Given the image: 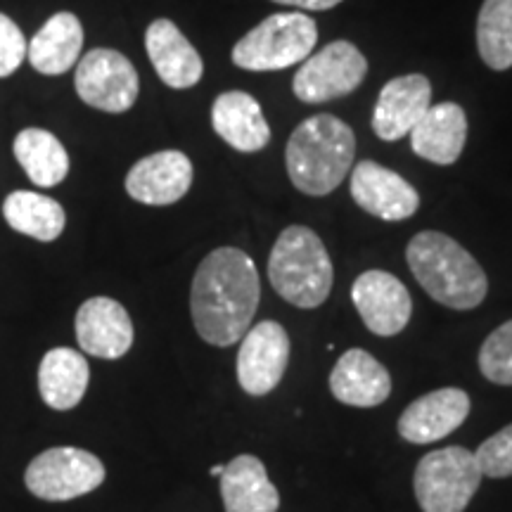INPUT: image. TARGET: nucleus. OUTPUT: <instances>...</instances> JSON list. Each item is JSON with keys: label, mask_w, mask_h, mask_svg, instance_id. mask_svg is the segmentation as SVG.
Here are the masks:
<instances>
[{"label": "nucleus", "mask_w": 512, "mask_h": 512, "mask_svg": "<svg viewBox=\"0 0 512 512\" xmlns=\"http://www.w3.org/2000/svg\"><path fill=\"white\" fill-rule=\"evenodd\" d=\"M261 283L252 256L219 247L202 259L192 278L190 313L197 335L214 347L240 342L259 309Z\"/></svg>", "instance_id": "obj_1"}, {"label": "nucleus", "mask_w": 512, "mask_h": 512, "mask_svg": "<svg viewBox=\"0 0 512 512\" xmlns=\"http://www.w3.org/2000/svg\"><path fill=\"white\" fill-rule=\"evenodd\" d=\"M356 136L332 114H316L292 131L285 147L287 176L304 195L325 197L342 185L354 166Z\"/></svg>", "instance_id": "obj_2"}, {"label": "nucleus", "mask_w": 512, "mask_h": 512, "mask_svg": "<svg viewBox=\"0 0 512 512\" xmlns=\"http://www.w3.org/2000/svg\"><path fill=\"white\" fill-rule=\"evenodd\" d=\"M408 268L434 302L456 311L477 309L489 292L484 268L463 245L439 230H422L406 247Z\"/></svg>", "instance_id": "obj_3"}, {"label": "nucleus", "mask_w": 512, "mask_h": 512, "mask_svg": "<svg viewBox=\"0 0 512 512\" xmlns=\"http://www.w3.org/2000/svg\"><path fill=\"white\" fill-rule=\"evenodd\" d=\"M268 280L297 309H318L328 302L335 271L323 240L306 226L285 228L268 256Z\"/></svg>", "instance_id": "obj_4"}, {"label": "nucleus", "mask_w": 512, "mask_h": 512, "mask_svg": "<svg viewBox=\"0 0 512 512\" xmlns=\"http://www.w3.org/2000/svg\"><path fill=\"white\" fill-rule=\"evenodd\" d=\"M318 43V27L306 12H275L235 43L233 62L247 72H278L304 62Z\"/></svg>", "instance_id": "obj_5"}, {"label": "nucleus", "mask_w": 512, "mask_h": 512, "mask_svg": "<svg viewBox=\"0 0 512 512\" xmlns=\"http://www.w3.org/2000/svg\"><path fill=\"white\" fill-rule=\"evenodd\" d=\"M482 477L475 453L463 446L439 448L415 467V498L422 512H465Z\"/></svg>", "instance_id": "obj_6"}, {"label": "nucleus", "mask_w": 512, "mask_h": 512, "mask_svg": "<svg viewBox=\"0 0 512 512\" xmlns=\"http://www.w3.org/2000/svg\"><path fill=\"white\" fill-rule=\"evenodd\" d=\"M105 482V465L98 456L74 446H57L38 453L27 467L24 484L41 501H72Z\"/></svg>", "instance_id": "obj_7"}, {"label": "nucleus", "mask_w": 512, "mask_h": 512, "mask_svg": "<svg viewBox=\"0 0 512 512\" xmlns=\"http://www.w3.org/2000/svg\"><path fill=\"white\" fill-rule=\"evenodd\" d=\"M368 74L366 55L349 41H332L306 57L294 74L292 91L306 105L344 98L361 86Z\"/></svg>", "instance_id": "obj_8"}, {"label": "nucleus", "mask_w": 512, "mask_h": 512, "mask_svg": "<svg viewBox=\"0 0 512 512\" xmlns=\"http://www.w3.org/2000/svg\"><path fill=\"white\" fill-rule=\"evenodd\" d=\"M74 88L95 110L124 114L136 105L140 79L133 62L119 50L95 48L76 64Z\"/></svg>", "instance_id": "obj_9"}, {"label": "nucleus", "mask_w": 512, "mask_h": 512, "mask_svg": "<svg viewBox=\"0 0 512 512\" xmlns=\"http://www.w3.org/2000/svg\"><path fill=\"white\" fill-rule=\"evenodd\" d=\"M238 382L249 396H266L283 380L290 363V335L275 320H264L240 339Z\"/></svg>", "instance_id": "obj_10"}, {"label": "nucleus", "mask_w": 512, "mask_h": 512, "mask_svg": "<svg viewBox=\"0 0 512 512\" xmlns=\"http://www.w3.org/2000/svg\"><path fill=\"white\" fill-rule=\"evenodd\" d=\"M351 302L366 328L377 337H394L413 313L411 294L399 278L380 268L361 273L351 285Z\"/></svg>", "instance_id": "obj_11"}, {"label": "nucleus", "mask_w": 512, "mask_h": 512, "mask_svg": "<svg viewBox=\"0 0 512 512\" xmlns=\"http://www.w3.org/2000/svg\"><path fill=\"white\" fill-rule=\"evenodd\" d=\"M351 197L366 214L382 221H406L420 209V195L387 166L363 159L351 169Z\"/></svg>", "instance_id": "obj_12"}, {"label": "nucleus", "mask_w": 512, "mask_h": 512, "mask_svg": "<svg viewBox=\"0 0 512 512\" xmlns=\"http://www.w3.org/2000/svg\"><path fill=\"white\" fill-rule=\"evenodd\" d=\"M432 105V83L422 74H406L384 83L373 112L377 138L394 143L413 131Z\"/></svg>", "instance_id": "obj_13"}, {"label": "nucleus", "mask_w": 512, "mask_h": 512, "mask_svg": "<svg viewBox=\"0 0 512 512\" xmlns=\"http://www.w3.org/2000/svg\"><path fill=\"white\" fill-rule=\"evenodd\" d=\"M79 347L95 358L114 361L133 347V320L119 302L93 297L81 304L74 320Z\"/></svg>", "instance_id": "obj_14"}, {"label": "nucleus", "mask_w": 512, "mask_h": 512, "mask_svg": "<svg viewBox=\"0 0 512 512\" xmlns=\"http://www.w3.org/2000/svg\"><path fill=\"white\" fill-rule=\"evenodd\" d=\"M192 185V162L178 150H164L143 157L126 176V192L147 207H166L188 195Z\"/></svg>", "instance_id": "obj_15"}, {"label": "nucleus", "mask_w": 512, "mask_h": 512, "mask_svg": "<svg viewBox=\"0 0 512 512\" xmlns=\"http://www.w3.org/2000/svg\"><path fill=\"white\" fill-rule=\"evenodd\" d=\"M470 415V396L458 387H444L415 399L399 418V434L411 444H432L448 437Z\"/></svg>", "instance_id": "obj_16"}, {"label": "nucleus", "mask_w": 512, "mask_h": 512, "mask_svg": "<svg viewBox=\"0 0 512 512\" xmlns=\"http://www.w3.org/2000/svg\"><path fill=\"white\" fill-rule=\"evenodd\" d=\"M145 50L157 76L169 88L185 91L200 83L204 74L202 57L171 19H155L147 27Z\"/></svg>", "instance_id": "obj_17"}, {"label": "nucleus", "mask_w": 512, "mask_h": 512, "mask_svg": "<svg viewBox=\"0 0 512 512\" xmlns=\"http://www.w3.org/2000/svg\"><path fill=\"white\" fill-rule=\"evenodd\" d=\"M330 392L339 403L356 408L380 406L392 394V377L366 349H349L330 373Z\"/></svg>", "instance_id": "obj_18"}, {"label": "nucleus", "mask_w": 512, "mask_h": 512, "mask_svg": "<svg viewBox=\"0 0 512 512\" xmlns=\"http://www.w3.org/2000/svg\"><path fill=\"white\" fill-rule=\"evenodd\" d=\"M413 152L427 162L448 166L458 162L467 140L465 110L456 102H439L430 105L411 133Z\"/></svg>", "instance_id": "obj_19"}, {"label": "nucleus", "mask_w": 512, "mask_h": 512, "mask_svg": "<svg viewBox=\"0 0 512 512\" xmlns=\"http://www.w3.org/2000/svg\"><path fill=\"white\" fill-rule=\"evenodd\" d=\"M211 126L238 152H261L271 140L261 105L245 91H226L214 100Z\"/></svg>", "instance_id": "obj_20"}, {"label": "nucleus", "mask_w": 512, "mask_h": 512, "mask_svg": "<svg viewBox=\"0 0 512 512\" xmlns=\"http://www.w3.org/2000/svg\"><path fill=\"white\" fill-rule=\"evenodd\" d=\"M221 498L226 512H275L280 508V494L268 479L266 465L249 453L226 465L221 475Z\"/></svg>", "instance_id": "obj_21"}, {"label": "nucleus", "mask_w": 512, "mask_h": 512, "mask_svg": "<svg viewBox=\"0 0 512 512\" xmlns=\"http://www.w3.org/2000/svg\"><path fill=\"white\" fill-rule=\"evenodd\" d=\"M83 27L72 12H57L29 41L27 57L38 74L60 76L81 57Z\"/></svg>", "instance_id": "obj_22"}, {"label": "nucleus", "mask_w": 512, "mask_h": 512, "mask_svg": "<svg viewBox=\"0 0 512 512\" xmlns=\"http://www.w3.org/2000/svg\"><path fill=\"white\" fill-rule=\"evenodd\" d=\"M91 380L88 361L76 349L57 347L38 366V392L55 411H72L83 399Z\"/></svg>", "instance_id": "obj_23"}, {"label": "nucleus", "mask_w": 512, "mask_h": 512, "mask_svg": "<svg viewBox=\"0 0 512 512\" xmlns=\"http://www.w3.org/2000/svg\"><path fill=\"white\" fill-rule=\"evenodd\" d=\"M15 157L38 188H55L69 174V155L46 128H24L15 138Z\"/></svg>", "instance_id": "obj_24"}, {"label": "nucleus", "mask_w": 512, "mask_h": 512, "mask_svg": "<svg viewBox=\"0 0 512 512\" xmlns=\"http://www.w3.org/2000/svg\"><path fill=\"white\" fill-rule=\"evenodd\" d=\"M3 216L12 230L38 242L57 240L67 223L60 202L31 190H17L5 197Z\"/></svg>", "instance_id": "obj_25"}, {"label": "nucleus", "mask_w": 512, "mask_h": 512, "mask_svg": "<svg viewBox=\"0 0 512 512\" xmlns=\"http://www.w3.org/2000/svg\"><path fill=\"white\" fill-rule=\"evenodd\" d=\"M477 50L486 67H512V0H484L477 17Z\"/></svg>", "instance_id": "obj_26"}, {"label": "nucleus", "mask_w": 512, "mask_h": 512, "mask_svg": "<svg viewBox=\"0 0 512 512\" xmlns=\"http://www.w3.org/2000/svg\"><path fill=\"white\" fill-rule=\"evenodd\" d=\"M479 370L489 382L512 387V320L484 339L479 349Z\"/></svg>", "instance_id": "obj_27"}, {"label": "nucleus", "mask_w": 512, "mask_h": 512, "mask_svg": "<svg viewBox=\"0 0 512 512\" xmlns=\"http://www.w3.org/2000/svg\"><path fill=\"white\" fill-rule=\"evenodd\" d=\"M479 470L484 477L505 479L512 477V425L503 427L494 437H489L475 453Z\"/></svg>", "instance_id": "obj_28"}, {"label": "nucleus", "mask_w": 512, "mask_h": 512, "mask_svg": "<svg viewBox=\"0 0 512 512\" xmlns=\"http://www.w3.org/2000/svg\"><path fill=\"white\" fill-rule=\"evenodd\" d=\"M27 38L8 15L0 12V79L15 74L27 57Z\"/></svg>", "instance_id": "obj_29"}, {"label": "nucleus", "mask_w": 512, "mask_h": 512, "mask_svg": "<svg viewBox=\"0 0 512 512\" xmlns=\"http://www.w3.org/2000/svg\"><path fill=\"white\" fill-rule=\"evenodd\" d=\"M278 5H287V8H297V10H309V12H323V10H332L337 8L342 0H273Z\"/></svg>", "instance_id": "obj_30"}, {"label": "nucleus", "mask_w": 512, "mask_h": 512, "mask_svg": "<svg viewBox=\"0 0 512 512\" xmlns=\"http://www.w3.org/2000/svg\"><path fill=\"white\" fill-rule=\"evenodd\" d=\"M223 470H226V465H214L211 467V477H221Z\"/></svg>", "instance_id": "obj_31"}]
</instances>
